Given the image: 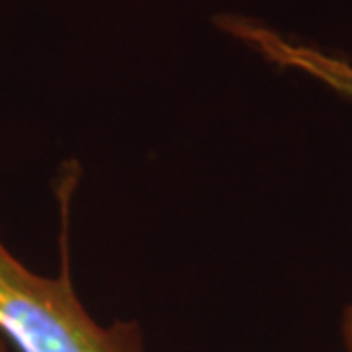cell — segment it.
I'll use <instances>...</instances> for the list:
<instances>
[{
  "mask_svg": "<svg viewBox=\"0 0 352 352\" xmlns=\"http://www.w3.org/2000/svg\"><path fill=\"white\" fill-rule=\"evenodd\" d=\"M76 170L59 184L61 272L30 270L0 239V337L18 352H145L135 323L100 325L76 296L69 266L67 223Z\"/></svg>",
  "mask_w": 352,
  "mask_h": 352,
  "instance_id": "obj_1",
  "label": "cell"
},
{
  "mask_svg": "<svg viewBox=\"0 0 352 352\" xmlns=\"http://www.w3.org/2000/svg\"><path fill=\"white\" fill-rule=\"evenodd\" d=\"M274 61L276 63L292 65L303 69L305 73L321 78L329 87L339 90L340 94L352 98V67L351 65L331 59L327 55H321L317 51L305 47H294L286 41H280L274 47Z\"/></svg>",
  "mask_w": 352,
  "mask_h": 352,
  "instance_id": "obj_2",
  "label": "cell"
},
{
  "mask_svg": "<svg viewBox=\"0 0 352 352\" xmlns=\"http://www.w3.org/2000/svg\"><path fill=\"white\" fill-rule=\"evenodd\" d=\"M342 335H344V342L349 351L352 352V305H349L342 315Z\"/></svg>",
  "mask_w": 352,
  "mask_h": 352,
  "instance_id": "obj_3",
  "label": "cell"
},
{
  "mask_svg": "<svg viewBox=\"0 0 352 352\" xmlns=\"http://www.w3.org/2000/svg\"><path fill=\"white\" fill-rule=\"evenodd\" d=\"M0 352H10V349H8V342L2 339V337H0Z\"/></svg>",
  "mask_w": 352,
  "mask_h": 352,
  "instance_id": "obj_4",
  "label": "cell"
}]
</instances>
